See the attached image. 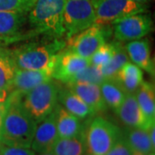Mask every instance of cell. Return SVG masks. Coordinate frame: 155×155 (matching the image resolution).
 <instances>
[{"label":"cell","mask_w":155,"mask_h":155,"mask_svg":"<svg viewBox=\"0 0 155 155\" xmlns=\"http://www.w3.org/2000/svg\"><path fill=\"white\" fill-rule=\"evenodd\" d=\"M21 93L11 91L5 101V113L0 131V143L30 148L37 123L25 110Z\"/></svg>","instance_id":"cell-1"},{"label":"cell","mask_w":155,"mask_h":155,"mask_svg":"<svg viewBox=\"0 0 155 155\" xmlns=\"http://www.w3.org/2000/svg\"><path fill=\"white\" fill-rule=\"evenodd\" d=\"M66 0H35L28 13V20L35 31L54 37L65 35L64 7Z\"/></svg>","instance_id":"cell-2"},{"label":"cell","mask_w":155,"mask_h":155,"mask_svg":"<svg viewBox=\"0 0 155 155\" xmlns=\"http://www.w3.org/2000/svg\"><path fill=\"white\" fill-rule=\"evenodd\" d=\"M61 48L62 43L55 41L48 45H29L15 51L11 55L18 69L43 71L53 76Z\"/></svg>","instance_id":"cell-3"},{"label":"cell","mask_w":155,"mask_h":155,"mask_svg":"<svg viewBox=\"0 0 155 155\" xmlns=\"http://www.w3.org/2000/svg\"><path fill=\"white\" fill-rule=\"evenodd\" d=\"M58 91L59 87L52 78L22 94V107L35 122L39 123L55 110Z\"/></svg>","instance_id":"cell-4"},{"label":"cell","mask_w":155,"mask_h":155,"mask_svg":"<svg viewBox=\"0 0 155 155\" xmlns=\"http://www.w3.org/2000/svg\"><path fill=\"white\" fill-rule=\"evenodd\" d=\"M86 154L105 155L119 139L121 129L102 116L94 117L84 128Z\"/></svg>","instance_id":"cell-5"},{"label":"cell","mask_w":155,"mask_h":155,"mask_svg":"<svg viewBox=\"0 0 155 155\" xmlns=\"http://www.w3.org/2000/svg\"><path fill=\"white\" fill-rule=\"evenodd\" d=\"M96 16V24L110 25L115 21L134 14L145 13L146 4L132 0H90Z\"/></svg>","instance_id":"cell-6"},{"label":"cell","mask_w":155,"mask_h":155,"mask_svg":"<svg viewBox=\"0 0 155 155\" xmlns=\"http://www.w3.org/2000/svg\"><path fill=\"white\" fill-rule=\"evenodd\" d=\"M95 22L96 16L90 0H66L64 28L67 38L91 27Z\"/></svg>","instance_id":"cell-7"},{"label":"cell","mask_w":155,"mask_h":155,"mask_svg":"<svg viewBox=\"0 0 155 155\" xmlns=\"http://www.w3.org/2000/svg\"><path fill=\"white\" fill-rule=\"evenodd\" d=\"M109 33V25L95 23L68 38V50L89 60L102 45L106 43Z\"/></svg>","instance_id":"cell-8"},{"label":"cell","mask_w":155,"mask_h":155,"mask_svg":"<svg viewBox=\"0 0 155 155\" xmlns=\"http://www.w3.org/2000/svg\"><path fill=\"white\" fill-rule=\"evenodd\" d=\"M114 37L119 41H132L145 37L152 29L153 21L145 13L123 17L112 23Z\"/></svg>","instance_id":"cell-9"},{"label":"cell","mask_w":155,"mask_h":155,"mask_svg":"<svg viewBox=\"0 0 155 155\" xmlns=\"http://www.w3.org/2000/svg\"><path fill=\"white\" fill-rule=\"evenodd\" d=\"M58 139L59 135L56 127V113L54 110L41 122L37 123L30 148L37 154L51 152Z\"/></svg>","instance_id":"cell-10"},{"label":"cell","mask_w":155,"mask_h":155,"mask_svg":"<svg viewBox=\"0 0 155 155\" xmlns=\"http://www.w3.org/2000/svg\"><path fill=\"white\" fill-rule=\"evenodd\" d=\"M90 65V61L70 50L58 54L53 78L67 83V80Z\"/></svg>","instance_id":"cell-11"},{"label":"cell","mask_w":155,"mask_h":155,"mask_svg":"<svg viewBox=\"0 0 155 155\" xmlns=\"http://www.w3.org/2000/svg\"><path fill=\"white\" fill-rule=\"evenodd\" d=\"M115 112L120 120L128 127L148 128L151 126L140 108L134 93H127L123 102Z\"/></svg>","instance_id":"cell-12"},{"label":"cell","mask_w":155,"mask_h":155,"mask_svg":"<svg viewBox=\"0 0 155 155\" xmlns=\"http://www.w3.org/2000/svg\"><path fill=\"white\" fill-rule=\"evenodd\" d=\"M52 78V75L47 72L23 70L17 68L10 88V93L11 91H15L24 94L39 84L45 83Z\"/></svg>","instance_id":"cell-13"},{"label":"cell","mask_w":155,"mask_h":155,"mask_svg":"<svg viewBox=\"0 0 155 155\" xmlns=\"http://www.w3.org/2000/svg\"><path fill=\"white\" fill-rule=\"evenodd\" d=\"M125 49L132 63L150 75H154V64L151 57L148 40L144 39L128 41L125 46Z\"/></svg>","instance_id":"cell-14"},{"label":"cell","mask_w":155,"mask_h":155,"mask_svg":"<svg viewBox=\"0 0 155 155\" xmlns=\"http://www.w3.org/2000/svg\"><path fill=\"white\" fill-rule=\"evenodd\" d=\"M58 103L72 115L80 120H84L95 116V111L90 108L77 94L68 87L59 88Z\"/></svg>","instance_id":"cell-15"},{"label":"cell","mask_w":155,"mask_h":155,"mask_svg":"<svg viewBox=\"0 0 155 155\" xmlns=\"http://www.w3.org/2000/svg\"><path fill=\"white\" fill-rule=\"evenodd\" d=\"M67 86L91 108L95 113L104 112L108 109L102 97L99 85L94 84L73 83L67 84Z\"/></svg>","instance_id":"cell-16"},{"label":"cell","mask_w":155,"mask_h":155,"mask_svg":"<svg viewBox=\"0 0 155 155\" xmlns=\"http://www.w3.org/2000/svg\"><path fill=\"white\" fill-rule=\"evenodd\" d=\"M56 127L59 138H70L83 133L82 120L72 115L60 104L55 109Z\"/></svg>","instance_id":"cell-17"},{"label":"cell","mask_w":155,"mask_h":155,"mask_svg":"<svg viewBox=\"0 0 155 155\" xmlns=\"http://www.w3.org/2000/svg\"><path fill=\"white\" fill-rule=\"evenodd\" d=\"M28 20V14L16 11H0V37L13 40Z\"/></svg>","instance_id":"cell-18"},{"label":"cell","mask_w":155,"mask_h":155,"mask_svg":"<svg viewBox=\"0 0 155 155\" xmlns=\"http://www.w3.org/2000/svg\"><path fill=\"white\" fill-rule=\"evenodd\" d=\"M113 79L118 82L127 93H135L144 81L142 70L131 61L126 63Z\"/></svg>","instance_id":"cell-19"},{"label":"cell","mask_w":155,"mask_h":155,"mask_svg":"<svg viewBox=\"0 0 155 155\" xmlns=\"http://www.w3.org/2000/svg\"><path fill=\"white\" fill-rule=\"evenodd\" d=\"M134 94L147 121L152 125L155 122V91L153 84L143 81Z\"/></svg>","instance_id":"cell-20"},{"label":"cell","mask_w":155,"mask_h":155,"mask_svg":"<svg viewBox=\"0 0 155 155\" xmlns=\"http://www.w3.org/2000/svg\"><path fill=\"white\" fill-rule=\"evenodd\" d=\"M51 152L55 155H85L86 146L84 134L83 132L77 136L70 138H59Z\"/></svg>","instance_id":"cell-21"},{"label":"cell","mask_w":155,"mask_h":155,"mask_svg":"<svg viewBox=\"0 0 155 155\" xmlns=\"http://www.w3.org/2000/svg\"><path fill=\"white\" fill-rule=\"evenodd\" d=\"M133 151L145 154L154 153L155 148L151 143L147 128L129 127L125 135H123Z\"/></svg>","instance_id":"cell-22"},{"label":"cell","mask_w":155,"mask_h":155,"mask_svg":"<svg viewBox=\"0 0 155 155\" xmlns=\"http://www.w3.org/2000/svg\"><path fill=\"white\" fill-rule=\"evenodd\" d=\"M99 87L107 107L114 111L121 105L127 95V92L115 79H105Z\"/></svg>","instance_id":"cell-23"},{"label":"cell","mask_w":155,"mask_h":155,"mask_svg":"<svg viewBox=\"0 0 155 155\" xmlns=\"http://www.w3.org/2000/svg\"><path fill=\"white\" fill-rule=\"evenodd\" d=\"M115 54L111 60L105 66L100 67L101 72L103 73L105 79H113L116 73L119 72V70L122 68L126 63L129 62L130 60L128 58L126 49L124 47H122L120 43L115 42Z\"/></svg>","instance_id":"cell-24"},{"label":"cell","mask_w":155,"mask_h":155,"mask_svg":"<svg viewBox=\"0 0 155 155\" xmlns=\"http://www.w3.org/2000/svg\"><path fill=\"white\" fill-rule=\"evenodd\" d=\"M16 71L17 67L11 54L4 49L0 50V90H7L10 92Z\"/></svg>","instance_id":"cell-25"},{"label":"cell","mask_w":155,"mask_h":155,"mask_svg":"<svg viewBox=\"0 0 155 155\" xmlns=\"http://www.w3.org/2000/svg\"><path fill=\"white\" fill-rule=\"evenodd\" d=\"M104 80L105 78L104 77L100 67L89 65L88 67H85L82 71L70 78L66 84L84 83L100 85Z\"/></svg>","instance_id":"cell-26"},{"label":"cell","mask_w":155,"mask_h":155,"mask_svg":"<svg viewBox=\"0 0 155 155\" xmlns=\"http://www.w3.org/2000/svg\"><path fill=\"white\" fill-rule=\"evenodd\" d=\"M115 42L113 43H104L95 52L89 59L90 65L97 67H102L110 61L115 54Z\"/></svg>","instance_id":"cell-27"},{"label":"cell","mask_w":155,"mask_h":155,"mask_svg":"<svg viewBox=\"0 0 155 155\" xmlns=\"http://www.w3.org/2000/svg\"><path fill=\"white\" fill-rule=\"evenodd\" d=\"M35 2V0H0V11L28 14Z\"/></svg>","instance_id":"cell-28"},{"label":"cell","mask_w":155,"mask_h":155,"mask_svg":"<svg viewBox=\"0 0 155 155\" xmlns=\"http://www.w3.org/2000/svg\"><path fill=\"white\" fill-rule=\"evenodd\" d=\"M133 150L122 135L105 155H132Z\"/></svg>","instance_id":"cell-29"},{"label":"cell","mask_w":155,"mask_h":155,"mask_svg":"<svg viewBox=\"0 0 155 155\" xmlns=\"http://www.w3.org/2000/svg\"><path fill=\"white\" fill-rule=\"evenodd\" d=\"M0 155H36L31 148L11 147L0 143Z\"/></svg>","instance_id":"cell-30"},{"label":"cell","mask_w":155,"mask_h":155,"mask_svg":"<svg viewBox=\"0 0 155 155\" xmlns=\"http://www.w3.org/2000/svg\"><path fill=\"white\" fill-rule=\"evenodd\" d=\"M5 104L0 103V131H1V127H2L4 117H5Z\"/></svg>","instance_id":"cell-31"},{"label":"cell","mask_w":155,"mask_h":155,"mask_svg":"<svg viewBox=\"0 0 155 155\" xmlns=\"http://www.w3.org/2000/svg\"><path fill=\"white\" fill-rule=\"evenodd\" d=\"M9 94H10V92L7 90H0V103L5 104L8 98Z\"/></svg>","instance_id":"cell-32"},{"label":"cell","mask_w":155,"mask_h":155,"mask_svg":"<svg viewBox=\"0 0 155 155\" xmlns=\"http://www.w3.org/2000/svg\"><path fill=\"white\" fill-rule=\"evenodd\" d=\"M9 41H11V40L6 38H3V37H0V50L3 49V46L5 44H7Z\"/></svg>","instance_id":"cell-33"},{"label":"cell","mask_w":155,"mask_h":155,"mask_svg":"<svg viewBox=\"0 0 155 155\" xmlns=\"http://www.w3.org/2000/svg\"><path fill=\"white\" fill-rule=\"evenodd\" d=\"M132 155H154V153H150V154H145V153H140V152L133 151V153H132Z\"/></svg>","instance_id":"cell-34"},{"label":"cell","mask_w":155,"mask_h":155,"mask_svg":"<svg viewBox=\"0 0 155 155\" xmlns=\"http://www.w3.org/2000/svg\"><path fill=\"white\" fill-rule=\"evenodd\" d=\"M132 1L135 2V3H140V4H147L150 0H132Z\"/></svg>","instance_id":"cell-35"},{"label":"cell","mask_w":155,"mask_h":155,"mask_svg":"<svg viewBox=\"0 0 155 155\" xmlns=\"http://www.w3.org/2000/svg\"><path fill=\"white\" fill-rule=\"evenodd\" d=\"M37 155H55L52 152H47V153H38Z\"/></svg>","instance_id":"cell-36"},{"label":"cell","mask_w":155,"mask_h":155,"mask_svg":"<svg viewBox=\"0 0 155 155\" xmlns=\"http://www.w3.org/2000/svg\"><path fill=\"white\" fill-rule=\"evenodd\" d=\"M85 155H89V154H85Z\"/></svg>","instance_id":"cell-37"}]
</instances>
